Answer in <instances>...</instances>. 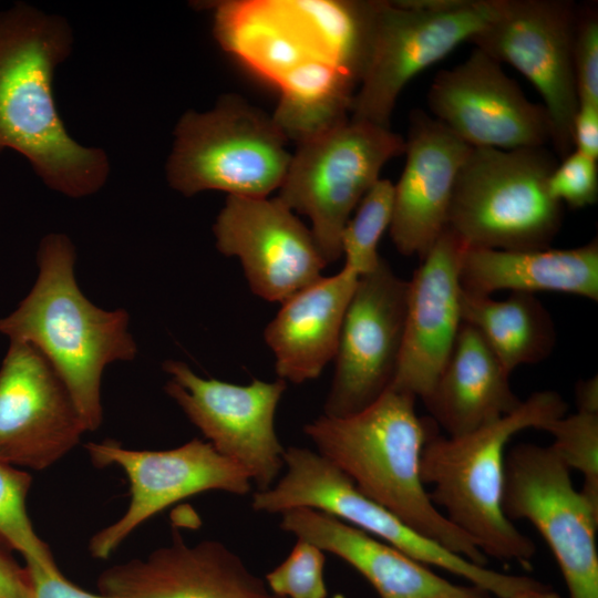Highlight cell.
<instances>
[{
  "instance_id": "obj_1",
  "label": "cell",
  "mask_w": 598,
  "mask_h": 598,
  "mask_svg": "<svg viewBox=\"0 0 598 598\" xmlns=\"http://www.w3.org/2000/svg\"><path fill=\"white\" fill-rule=\"evenodd\" d=\"M72 44L60 16L24 2L0 11V154L18 152L50 188L80 198L104 185L110 165L101 148L68 134L55 106L54 70Z\"/></svg>"
},
{
  "instance_id": "obj_2",
  "label": "cell",
  "mask_w": 598,
  "mask_h": 598,
  "mask_svg": "<svg viewBox=\"0 0 598 598\" xmlns=\"http://www.w3.org/2000/svg\"><path fill=\"white\" fill-rule=\"evenodd\" d=\"M413 395L389 388L352 415L321 414L303 427L327 458L367 497L409 527L468 560L488 558L432 503L421 478L422 450L433 423L419 417Z\"/></svg>"
},
{
  "instance_id": "obj_3",
  "label": "cell",
  "mask_w": 598,
  "mask_h": 598,
  "mask_svg": "<svg viewBox=\"0 0 598 598\" xmlns=\"http://www.w3.org/2000/svg\"><path fill=\"white\" fill-rule=\"evenodd\" d=\"M75 259L68 236L47 235L38 250L35 282L18 307L0 318V333L9 341L33 346L47 358L68 388L86 431H95L103 421L104 369L134 360L137 346L125 309L104 310L81 291Z\"/></svg>"
},
{
  "instance_id": "obj_4",
  "label": "cell",
  "mask_w": 598,
  "mask_h": 598,
  "mask_svg": "<svg viewBox=\"0 0 598 598\" xmlns=\"http://www.w3.org/2000/svg\"><path fill=\"white\" fill-rule=\"evenodd\" d=\"M563 396L551 390L530 394L513 413L462 436L432 432L421 455V478L431 485L432 503L468 536L488 558L528 566L535 543L523 534L502 508L505 448L526 429L544 430L567 414Z\"/></svg>"
},
{
  "instance_id": "obj_5",
  "label": "cell",
  "mask_w": 598,
  "mask_h": 598,
  "mask_svg": "<svg viewBox=\"0 0 598 598\" xmlns=\"http://www.w3.org/2000/svg\"><path fill=\"white\" fill-rule=\"evenodd\" d=\"M556 165L543 146L471 147L455 181L447 228L468 247L549 248L563 217V204L548 188Z\"/></svg>"
},
{
  "instance_id": "obj_6",
  "label": "cell",
  "mask_w": 598,
  "mask_h": 598,
  "mask_svg": "<svg viewBox=\"0 0 598 598\" xmlns=\"http://www.w3.org/2000/svg\"><path fill=\"white\" fill-rule=\"evenodd\" d=\"M496 11L497 0L369 1L364 56L350 117L390 127L403 87L470 41Z\"/></svg>"
},
{
  "instance_id": "obj_7",
  "label": "cell",
  "mask_w": 598,
  "mask_h": 598,
  "mask_svg": "<svg viewBox=\"0 0 598 598\" xmlns=\"http://www.w3.org/2000/svg\"><path fill=\"white\" fill-rule=\"evenodd\" d=\"M174 135L166 175L185 196L221 190L268 197L279 189L291 158L272 116L235 95L223 96L210 111L186 112Z\"/></svg>"
},
{
  "instance_id": "obj_8",
  "label": "cell",
  "mask_w": 598,
  "mask_h": 598,
  "mask_svg": "<svg viewBox=\"0 0 598 598\" xmlns=\"http://www.w3.org/2000/svg\"><path fill=\"white\" fill-rule=\"evenodd\" d=\"M286 472L270 488L251 496L254 511L282 514L308 507L330 514L404 551L426 566L460 576L497 598L540 581L480 566L419 534L390 511L363 495L338 467L307 447L285 448Z\"/></svg>"
},
{
  "instance_id": "obj_9",
  "label": "cell",
  "mask_w": 598,
  "mask_h": 598,
  "mask_svg": "<svg viewBox=\"0 0 598 598\" xmlns=\"http://www.w3.org/2000/svg\"><path fill=\"white\" fill-rule=\"evenodd\" d=\"M402 136L364 121H346L297 143L277 198L306 215L327 265L341 255V234L384 164L404 154Z\"/></svg>"
},
{
  "instance_id": "obj_10",
  "label": "cell",
  "mask_w": 598,
  "mask_h": 598,
  "mask_svg": "<svg viewBox=\"0 0 598 598\" xmlns=\"http://www.w3.org/2000/svg\"><path fill=\"white\" fill-rule=\"evenodd\" d=\"M570 471L551 445H515L505 455L502 508L543 536L569 598H598V511L574 487Z\"/></svg>"
},
{
  "instance_id": "obj_11",
  "label": "cell",
  "mask_w": 598,
  "mask_h": 598,
  "mask_svg": "<svg viewBox=\"0 0 598 598\" xmlns=\"http://www.w3.org/2000/svg\"><path fill=\"white\" fill-rule=\"evenodd\" d=\"M573 4L560 0H497L494 18L470 42L526 76L544 101L558 155L573 152L579 105L573 48Z\"/></svg>"
},
{
  "instance_id": "obj_12",
  "label": "cell",
  "mask_w": 598,
  "mask_h": 598,
  "mask_svg": "<svg viewBox=\"0 0 598 598\" xmlns=\"http://www.w3.org/2000/svg\"><path fill=\"white\" fill-rule=\"evenodd\" d=\"M164 390L214 448L240 466L257 491L270 488L285 467L275 416L287 382L254 379L234 384L196 374L187 363L166 360Z\"/></svg>"
},
{
  "instance_id": "obj_13",
  "label": "cell",
  "mask_w": 598,
  "mask_h": 598,
  "mask_svg": "<svg viewBox=\"0 0 598 598\" xmlns=\"http://www.w3.org/2000/svg\"><path fill=\"white\" fill-rule=\"evenodd\" d=\"M85 448L96 467L122 468L131 494L122 517L91 538L94 558L106 559L136 527L181 499L206 491L243 496L252 485L240 466L199 439L164 451L127 450L113 440L91 442Z\"/></svg>"
},
{
  "instance_id": "obj_14",
  "label": "cell",
  "mask_w": 598,
  "mask_h": 598,
  "mask_svg": "<svg viewBox=\"0 0 598 598\" xmlns=\"http://www.w3.org/2000/svg\"><path fill=\"white\" fill-rule=\"evenodd\" d=\"M406 297L408 280L383 258L359 277L333 359L324 415L358 413L391 386L402 350Z\"/></svg>"
},
{
  "instance_id": "obj_15",
  "label": "cell",
  "mask_w": 598,
  "mask_h": 598,
  "mask_svg": "<svg viewBox=\"0 0 598 598\" xmlns=\"http://www.w3.org/2000/svg\"><path fill=\"white\" fill-rule=\"evenodd\" d=\"M87 432L60 375L33 346L10 341L0 365V461L42 471Z\"/></svg>"
},
{
  "instance_id": "obj_16",
  "label": "cell",
  "mask_w": 598,
  "mask_h": 598,
  "mask_svg": "<svg viewBox=\"0 0 598 598\" xmlns=\"http://www.w3.org/2000/svg\"><path fill=\"white\" fill-rule=\"evenodd\" d=\"M217 249L237 257L251 291L283 302L327 266L312 231L277 197L228 195L213 226Z\"/></svg>"
},
{
  "instance_id": "obj_17",
  "label": "cell",
  "mask_w": 598,
  "mask_h": 598,
  "mask_svg": "<svg viewBox=\"0 0 598 598\" xmlns=\"http://www.w3.org/2000/svg\"><path fill=\"white\" fill-rule=\"evenodd\" d=\"M427 104L435 120L472 147H538L551 138L544 106L532 103L501 63L478 49L436 74Z\"/></svg>"
},
{
  "instance_id": "obj_18",
  "label": "cell",
  "mask_w": 598,
  "mask_h": 598,
  "mask_svg": "<svg viewBox=\"0 0 598 598\" xmlns=\"http://www.w3.org/2000/svg\"><path fill=\"white\" fill-rule=\"evenodd\" d=\"M463 241L446 228L408 281L402 350L390 388L423 400L432 390L463 323Z\"/></svg>"
},
{
  "instance_id": "obj_19",
  "label": "cell",
  "mask_w": 598,
  "mask_h": 598,
  "mask_svg": "<svg viewBox=\"0 0 598 598\" xmlns=\"http://www.w3.org/2000/svg\"><path fill=\"white\" fill-rule=\"evenodd\" d=\"M97 588L115 598H281L223 543L188 545L177 533L147 557L105 569Z\"/></svg>"
},
{
  "instance_id": "obj_20",
  "label": "cell",
  "mask_w": 598,
  "mask_h": 598,
  "mask_svg": "<svg viewBox=\"0 0 598 598\" xmlns=\"http://www.w3.org/2000/svg\"><path fill=\"white\" fill-rule=\"evenodd\" d=\"M471 147L434 117L412 113L389 228L401 255L422 259L447 228L455 181Z\"/></svg>"
},
{
  "instance_id": "obj_21",
  "label": "cell",
  "mask_w": 598,
  "mask_h": 598,
  "mask_svg": "<svg viewBox=\"0 0 598 598\" xmlns=\"http://www.w3.org/2000/svg\"><path fill=\"white\" fill-rule=\"evenodd\" d=\"M280 516L282 530L344 560L380 598H493L474 585L448 581L404 551L324 512L297 507Z\"/></svg>"
},
{
  "instance_id": "obj_22",
  "label": "cell",
  "mask_w": 598,
  "mask_h": 598,
  "mask_svg": "<svg viewBox=\"0 0 598 598\" xmlns=\"http://www.w3.org/2000/svg\"><path fill=\"white\" fill-rule=\"evenodd\" d=\"M358 279L342 267L281 302L264 331L279 379L295 384L315 380L333 361Z\"/></svg>"
},
{
  "instance_id": "obj_23",
  "label": "cell",
  "mask_w": 598,
  "mask_h": 598,
  "mask_svg": "<svg viewBox=\"0 0 598 598\" xmlns=\"http://www.w3.org/2000/svg\"><path fill=\"white\" fill-rule=\"evenodd\" d=\"M509 375L480 332L463 322L453 350L430 393L422 400L446 436L474 432L522 404Z\"/></svg>"
},
{
  "instance_id": "obj_24",
  "label": "cell",
  "mask_w": 598,
  "mask_h": 598,
  "mask_svg": "<svg viewBox=\"0 0 598 598\" xmlns=\"http://www.w3.org/2000/svg\"><path fill=\"white\" fill-rule=\"evenodd\" d=\"M460 282L464 291L563 292L598 300V243L568 249L503 250L465 246Z\"/></svg>"
},
{
  "instance_id": "obj_25",
  "label": "cell",
  "mask_w": 598,
  "mask_h": 598,
  "mask_svg": "<svg viewBox=\"0 0 598 598\" xmlns=\"http://www.w3.org/2000/svg\"><path fill=\"white\" fill-rule=\"evenodd\" d=\"M461 312L508 373L545 360L556 344L553 318L535 293L515 291L495 300L462 289Z\"/></svg>"
},
{
  "instance_id": "obj_26",
  "label": "cell",
  "mask_w": 598,
  "mask_h": 598,
  "mask_svg": "<svg viewBox=\"0 0 598 598\" xmlns=\"http://www.w3.org/2000/svg\"><path fill=\"white\" fill-rule=\"evenodd\" d=\"M357 85L333 61H308L281 80V97L272 118L288 140L302 142L349 118Z\"/></svg>"
},
{
  "instance_id": "obj_27",
  "label": "cell",
  "mask_w": 598,
  "mask_h": 598,
  "mask_svg": "<svg viewBox=\"0 0 598 598\" xmlns=\"http://www.w3.org/2000/svg\"><path fill=\"white\" fill-rule=\"evenodd\" d=\"M393 202L394 184L379 178L363 196L341 234L343 267L359 277L372 271L382 259L378 245L390 228Z\"/></svg>"
},
{
  "instance_id": "obj_28",
  "label": "cell",
  "mask_w": 598,
  "mask_h": 598,
  "mask_svg": "<svg viewBox=\"0 0 598 598\" xmlns=\"http://www.w3.org/2000/svg\"><path fill=\"white\" fill-rule=\"evenodd\" d=\"M31 475L0 461V540L18 550L25 561L44 568L58 566L48 545L34 532L25 508Z\"/></svg>"
},
{
  "instance_id": "obj_29",
  "label": "cell",
  "mask_w": 598,
  "mask_h": 598,
  "mask_svg": "<svg viewBox=\"0 0 598 598\" xmlns=\"http://www.w3.org/2000/svg\"><path fill=\"white\" fill-rule=\"evenodd\" d=\"M543 431L553 435L551 446L564 463L582 474L579 492L598 511V414L579 411L565 414L548 423Z\"/></svg>"
},
{
  "instance_id": "obj_30",
  "label": "cell",
  "mask_w": 598,
  "mask_h": 598,
  "mask_svg": "<svg viewBox=\"0 0 598 598\" xmlns=\"http://www.w3.org/2000/svg\"><path fill=\"white\" fill-rule=\"evenodd\" d=\"M324 564L322 549L297 538L287 558L266 575L265 581L281 598H327Z\"/></svg>"
},
{
  "instance_id": "obj_31",
  "label": "cell",
  "mask_w": 598,
  "mask_h": 598,
  "mask_svg": "<svg viewBox=\"0 0 598 598\" xmlns=\"http://www.w3.org/2000/svg\"><path fill=\"white\" fill-rule=\"evenodd\" d=\"M550 195L573 208H584L598 197L597 159L573 151L554 168L548 179Z\"/></svg>"
},
{
  "instance_id": "obj_32",
  "label": "cell",
  "mask_w": 598,
  "mask_h": 598,
  "mask_svg": "<svg viewBox=\"0 0 598 598\" xmlns=\"http://www.w3.org/2000/svg\"><path fill=\"white\" fill-rule=\"evenodd\" d=\"M573 62L579 103L598 105V20L594 16L576 28Z\"/></svg>"
},
{
  "instance_id": "obj_33",
  "label": "cell",
  "mask_w": 598,
  "mask_h": 598,
  "mask_svg": "<svg viewBox=\"0 0 598 598\" xmlns=\"http://www.w3.org/2000/svg\"><path fill=\"white\" fill-rule=\"evenodd\" d=\"M30 598H115L85 591L69 581L59 568L48 569L34 561H25Z\"/></svg>"
},
{
  "instance_id": "obj_34",
  "label": "cell",
  "mask_w": 598,
  "mask_h": 598,
  "mask_svg": "<svg viewBox=\"0 0 598 598\" xmlns=\"http://www.w3.org/2000/svg\"><path fill=\"white\" fill-rule=\"evenodd\" d=\"M575 151L598 158V105L579 103L573 124Z\"/></svg>"
},
{
  "instance_id": "obj_35",
  "label": "cell",
  "mask_w": 598,
  "mask_h": 598,
  "mask_svg": "<svg viewBox=\"0 0 598 598\" xmlns=\"http://www.w3.org/2000/svg\"><path fill=\"white\" fill-rule=\"evenodd\" d=\"M0 598H30L25 569L0 553Z\"/></svg>"
},
{
  "instance_id": "obj_36",
  "label": "cell",
  "mask_w": 598,
  "mask_h": 598,
  "mask_svg": "<svg viewBox=\"0 0 598 598\" xmlns=\"http://www.w3.org/2000/svg\"><path fill=\"white\" fill-rule=\"evenodd\" d=\"M577 411L598 414V378L579 380L575 386Z\"/></svg>"
},
{
  "instance_id": "obj_37",
  "label": "cell",
  "mask_w": 598,
  "mask_h": 598,
  "mask_svg": "<svg viewBox=\"0 0 598 598\" xmlns=\"http://www.w3.org/2000/svg\"><path fill=\"white\" fill-rule=\"evenodd\" d=\"M508 598H563L559 594L551 590L547 585H539L536 587H530L522 589Z\"/></svg>"
}]
</instances>
